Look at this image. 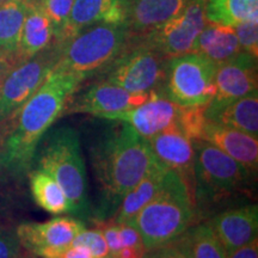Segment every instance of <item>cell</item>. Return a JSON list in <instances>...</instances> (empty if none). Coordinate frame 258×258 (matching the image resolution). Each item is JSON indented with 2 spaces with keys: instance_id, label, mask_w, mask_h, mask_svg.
<instances>
[{
  "instance_id": "3",
  "label": "cell",
  "mask_w": 258,
  "mask_h": 258,
  "mask_svg": "<svg viewBox=\"0 0 258 258\" xmlns=\"http://www.w3.org/2000/svg\"><path fill=\"white\" fill-rule=\"evenodd\" d=\"M194 218L190 185L180 173L169 170L160 191L129 224L140 233L147 252L172 244L191 226Z\"/></svg>"
},
{
  "instance_id": "28",
  "label": "cell",
  "mask_w": 258,
  "mask_h": 258,
  "mask_svg": "<svg viewBox=\"0 0 258 258\" xmlns=\"http://www.w3.org/2000/svg\"><path fill=\"white\" fill-rule=\"evenodd\" d=\"M207 121L206 106H183L177 128L191 141L201 140Z\"/></svg>"
},
{
  "instance_id": "9",
  "label": "cell",
  "mask_w": 258,
  "mask_h": 258,
  "mask_svg": "<svg viewBox=\"0 0 258 258\" xmlns=\"http://www.w3.org/2000/svg\"><path fill=\"white\" fill-rule=\"evenodd\" d=\"M166 57L144 43L125 51L112 62L106 82L133 93H150L159 90L166 73Z\"/></svg>"
},
{
  "instance_id": "13",
  "label": "cell",
  "mask_w": 258,
  "mask_h": 258,
  "mask_svg": "<svg viewBox=\"0 0 258 258\" xmlns=\"http://www.w3.org/2000/svg\"><path fill=\"white\" fill-rule=\"evenodd\" d=\"M182 108L170 101L159 90H154L137 108L109 116L106 120L120 121L132 125L141 137L150 140L160 132L178 124Z\"/></svg>"
},
{
  "instance_id": "19",
  "label": "cell",
  "mask_w": 258,
  "mask_h": 258,
  "mask_svg": "<svg viewBox=\"0 0 258 258\" xmlns=\"http://www.w3.org/2000/svg\"><path fill=\"white\" fill-rule=\"evenodd\" d=\"M55 43V32L41 5H28L16 63L37 55Z\"/></svg>"
},
{
  "instance_id": "37",
  "label": "cell",
  "mask_w": 258,
  "mask_h": 258,
  "mask_svg": "<svg viewBox=\"0 0 258 258\" xmlns=\"http://www.w3.org/2000/svg\"><path fill=\"white\" fill-rule=\"evenodd\" d=\"M59 258H95L90 251L82 246H70Z\"/></svg>"
},
{
  "instance_id": "6",
  "label": "cell",
  "mask_w": 258,
  "mask_h": 258,
  "mask_svg": "<svg viewBox=\"0 0 258 258\" xmlns=\"http://www.w3.org/2000/svg\"><path fill=\"white\" fill-rule=\"evenodd\" d=\"M217 66L198 51L171 57L160 91L180 106H207L215 95Z\"/></svg>"
},
{
  "instance_id": "34",
  "label": "cell",
  "mask_w": 258,
  "mask_h": 258,
  "mask_svg": "<svg viewBox=\"0 0 258 258\" xmlns=\"http://www.w3.org/2000/svg\"><path fill=\"white\" fill-rule=\"evenodd\" d=\"M120 234H121V240L123 246L129 247H135L139 250H145L143 239H141V235L139 233L137 228L131 224H120Z\"/></svg>"
},
{
  "instance_id": "21",
  "label": "cell",
  "mask_w": 258,
  "mask_h": 258,
  "mask_svg": "<svg viewBox=\"0 0 258 258\" xmlns=\"http://www.w3.org/2000/svg\"><path fill=\"white\" fill-rule=\"evenodd\" d=\"M170 169L157 160L150 171L133 189L122 200L121 205L116 211L115 224H129L135 215L143 209L148 202L156 198L163 188L166 172Z\"/></svg>"
},
{
  "instance_id": "24",
  "label": "cell",
  "mask_w": 258,
  "mask_h": 258,
  "mask_svg": "<svg viewBox=\"0 0 258 258\" xmlns=\"http://www.w3.org/2000/svg\"><path fill=\"white\" fill-rule=\"evenodd\" d=\"M172 244L186 258L227 257V252L208 224L190 226Z\"/></svg>"
},
{
  "instance_id": "32",
  "label": "cell",
  "mask_w": 258,
  "mask_h": 258,
  "mask_svg": "<svg viewBox=\"0 0 258 258\" xmlns=\"http://www.w3.org/2000/svg\"><path fill=\"white\" fill-rule=\"evenodd\" d=\"M21 247L16 232L0 230V258H21Z\"/></svg>"
},
{
  "instance_id": "14",
  "label": "cell",
  "mask_w": 258,
  "mask_h": 258,
  "mask_svg": "<svg viewBox=\"0 0 258 258\" xmlns=\"http://www.w3.org/2000/svg\"><path fill=\"white\" fill-rule=\"evenodd\" d=\"M150 93H133L106 80L99 82L86 90L70 106V112H83L96 117L109 116L137 108L146 101Z\"/></svg>"
},
{
  "instance_id": "20",
  "label": "cell",
  "mask_w": 258,
  "mask_h": 258,
  "mask_svg": "<svg viewBox=\"0 0 258 258\" xmlns=\"http://www.w3.org/2000/svg\"><path fill=\"white\" fill-rule=\"evenodd\" d=\"M189 0H133L127 10V25L150 34L183 11Z\"/></svg>"
},
{
  "instance_id": "5",
  "label": "cell",
  "mask_w": 258,
  "mask_h": 258,
  "mask_svg": "<svg viewBox=\"0 0 258 258\" xmlns=\"http://www.w3.org/2000/svg\"><path fill=\"white\" fill-rule=\"evenodd\" d=\"M127 24H95L84 28L59 46L53 70L70 73L80 82L109 67L127 44Z\"/></svg>"
},
{
  "instance_id": "22",
  "label": "cell",
  "mask_w": 258,
  "mask_h": 258,
  "mask_svg": "<svg viewBox=\"0 0 258 258\" xmlns=\"http://www.w3.org/2000/svg\"><path fill=\"white\" fill-rule=\"evenodd\" d=\"M208 121L243 132L258 139V92L241 97L206 116Z\"/></svg>"
},
{
  "instance_id": "23",
  "label": "cell",
  "mask_w": 258,
  "mask_h": 258,
  "mask_svg": "<svg viewBox=\"0 0 258 258\" xmlns=\"http://www.w3.org/2000/svg\"><path fill=\"white\" fill-rule=\"evenodd\" d=\"M195 51L207 56L215 64H220L237 55L241 49L233 28L207 22L196 42Z\"/></svg>"
},
{
  "instance_id": "31",
  "label": "cell",
  "mask_w": 258,
  "mask_h": 258,
  "mask_svg": "<svg viewBox=\"0 0 258 258\" xmlns=\"http://www.w3.org/2000/svg\"><path fill=\"white\" fill-rule=\"evenodd\" d=\"M240 49L253 57L258 56V19L244 22L233 28Z\"/></svg>"
},
{
  "instance_id": "27",
  "label": "cell",
  "mask_w": 258,
  "mask_h": 258,
  "mask_svg": "<svg viewBox=\"0 0 258 258\" xmlns=\"http://www.w3.org/2000/svg\"><path fill=\"white\" fill-rule=\"evenodd\" d=\"M207 22L234 28L258 19V0H207Z\"/></svg>"
},
{
  "instance_id": "40",
  "label": "cell",
  "mask_w": 258,
  "mask_h": 258,
  "mask_svg": "<svg viewBox=\"0 0 258 258\" xmlns=\"http://www.w3.org/2000/svg\"><path fill=\"white\" fill-rule=\"evenodd\" d=\"M28 5H42L44 0H24Z\"/></svg>"
},
{
  "instance_id": "1",
  "label": "cell",
  "mask_w": 258,
  "mask_h": 258,
  "mask_svg": "<svg viewBox=\"0 0 258 258\" xmlns=\"http://www.w3.org/2000/svg\"><path fill=\"white\" fill-rule=\"evenodd\" d=\"M80 83L72 74L51 71L10 123L12 128L6 134L0 152L3 166L16 173L30 169L42 138L62 115Z\"/></svg>"
},
{
  "instance_id": "30",
  "label": "cell",
  "mask_w": 258,
  "mask_h": 258,
  "mask_svg": "<svg viewBox=\"0 0 258 258\" xmlns=\"http://www.w3.org/2000/svg\"><path fill=\"white\" fill-rule=\"evenodd\" d=\"M71 246L85 247L95 258H108L110 254L101 230H84L74 238Z\"/></svg>"
},
{
  "instance_id": "41",
  "label": "cell",
  "mask_w": 258,
  "mask_h": 258,
  "mask_svg": "<svg viewBox=\"0 0 258 258\" xmlns=\"http://www.w3.org/2000/svg\"><path fill=\"white\" fill-rule=\"evenodd\" d=\"M3 165V164H2V158H0V166H2Z\"/></svg>"
},
{
  "instance_id": "26",
  "label": "cell",
  "mask_w": 258,
  "mask_h": 258,
  "mask_svg": "<svg viewBox=\"0 0 258 258\" xmlns=\"http://www.w3.org/2000/svg\"><path fill=\"white\" fill-rule=\"evenodd\" d=\"M30 189L35 202L50 214L72 212V206L56 180L46 171L36 169L30 173Z\"/></svg>"
},
{
  "instance_id": "17",
  "label": "cell",
  "mask_w": 258,
  "mask_h": 258,
  "mask_svg": "<svg viewBox=\"0 0 258 258\" xmlns=\"http://www.w3.org/2000/svg\"><path fill=\"white\" fill-rule=\"evenodd\" d=\"M148 143L153 154L164 166L180 173L188 184H191L195 150L192 141L183 132L171 127L154 135Z\"/></svg>"
},
{
  "instance_id": "33",
  "label": "cell",
  "mask_w": 258,
  "mask_h": 258,
  "mask_svg": "<svg viewBox=\"0 0 258 258\" xmlns=\"http://www.w3.org/2000/svg\"><path fill=\"white\" fill-rule=\"evenodd\" d=\"M102 233L104 235L106 246L109 249V253H110V256H115L123 247L120 234V226L117 224L106 225L103 227Z\"/></svg>"
},
{
  "instance_id": "39",
  "label": "cell",
  "mask_w": 258,
  "mask_h": 258,
  "mask_svg": "<svg viewBox=\"0 0 258 258\" xmlns=\"http://www.w3.org/2000/svg\"><path fill=\"white\" fill-rule=\"evenodd\" d=\"M146 251L135 249V247L123 246L118 251L115 256H111L112 258H144V254Z\"/></svg>"
},
{
  "instance_id": "43",
  "label": "cell",
  "mask_w": 258,
  "mask_h": 258,
  "mask_svg": "<svg viewBox=\"0 0 258 258\" xmlns=\"http://www.w3.org/2000/svg\"><path fill=\"white\" fill-rule=\"evenodd\" d=\"M108 258H112V257H111V256H110V254H109V257H108Z\"/></svg>"
},
{
  "instance_id": "15",
  "label": "cell",
  "mask_w": 258,
  "mask_h": 258,
  "mask_svg": "<svg viewBox=\"0 0 258 258\" xmlns=\"http://www.w3.org/2000/svg\"><path fill=\"white\" fill-rule=\"evenodd\" d=\"M208 225L228 254L257 239L258 206L249 205L228 209L215 215Z\"/></svg>"
},
{
  "instance_id": "35",
  "label": "cell",
  "mask_w": 258,
  "mask_h": 258,
  "mask_svg": "<svg viewBox=\"0 0 258 258\" xmlns=\"http://www.w3.org/2000/svg\"><path fill=\"white\" fill-rule=\"evenodd\" d=\"M148 254L145 253L144 258H186L185 254L177 249L173 244L159 247L153 251H147Z\"/></svg>"
},
{
  "instance_id": "36",
  "label": "cell",
  "mask_w": 258,
  "mask_h": 258,
  "mask_svg": "<svg viewBox=\"0 0 258 258\" xmlns=\"http://www.w3.org/2000/svg\"><path fill=\"white\" fill-rule=\"evenodd\" d=\"M226 258H258V240L254 239L251 243L234 250L233 252L228 253Z\"/></svg>"
},
{
  "instance_id": "10",
  "label": "cell",
  "mask_w": 258,
  "mask_h": 258,
  "mask_svg": "<svg viewBox=\"0 0 258 258\" xmlns=\"http://www.w3.org/2000/svg\"><path fill=\"white\" fill-rule=\"evenodd\" d=\"M207 0H189L183 11L147 34L145 43L166 59L192 53L196 42L207 24Z\"/></svg>"
},
{
  "instance_id": "2",
  "label": "cell",
  "mask_w": 258,
  "mask_h": 258,
  "mask_svg": "<svg viewBox=\"0 0 258 258\" xmlns=\"http://www.w3.org/2000/svg\"><path fill=\"white\" fill-rule=\"evenodd\" d=\"M114 128L93 147L92 165L102 194L99 215L109 217L158 160L148 140L128 123Z\"/></svg>"
},
{
  "instance_id": "42",
  "label": "cell",
  "mask_w": 258,
  "mask_h": 258,
  "mask_svg": "<svg viewBox=\"0 0 258 258\" xmlns=\"http://www.w3.org/2000/svg\"><path fill=\"white\" fill-rule=\"evenodd\" d=\"M3 2H5V0H0V3H3Z\"/></svg>"
},
{
  "instance_id": "38",
  "label": "cell",
  "mask_w": 258,
  "mask_h": 258,
  "mask_svg": "<svg viewBox=\"0 0 258 258\" xmlns=\"http://www.w3.org/2000/svg\"><path fill=\"white\" fill-rule=\"evenodd\" d=\"M15 66V61L11 57L6 56L5 54L0 53V89H2L3 83L8 76L12 67Z\"/></svg>"
},
{
  "instance_id": "7",
  "label": "cell",
  "mask_w": 258,
  "mask_h": 258,
  "mask_svg": "<svg viewBox=\"0 0 258 258\" xmlns=\"http://www.w3.org/2000/svg\"><path fill=\"white\" fill-rule=\"evenodd\" d=\"M195 158L192 182L195 194L205 200H218L243 188L251 173L233 158L205 140L192 141Z\"/></svg>"
},
{
  "instance_id": "12",
  "label": "cell",
  "mask_w": 258,
  "mask_h": 258,
  "mask_svg": "<svg viewBox=\"0 0 258 258\" xmlns=\"http://www.w3.org/2000/svg\"><path fill=\"white\" fill-rule=\"evenodd\" d=\"M214 83L215 95L206 106V116L257 91V57L241 50L232 59L218 64Z\"/></svg>"
},
{
  "instance_id": "11",
  "label": "cell",
  "mask_w": 258,
  "mask_h": 258,
  "mask_svg": "<svg viewBox=\"0 0 258 258\" xmlns=\"http://www.w3.org/2000/svg\"><path fill=\"white\" fill-rule=\"evenodd\" d=\"M84 230L80 220L55 218L46 222H25L18 226L16 233L22 246L32 253L42 258H59Z\"/></svg>"
},
{
  "instance_id": "16",
  "label": "cell",
  "mask_w": 258,
  "mask_h": 258,
  "mask_svg": "<svg viewBox=\"0 0 258 258\" xmlns=\"http://www.w3.org/2000/svg\"><path fill=\"white\" fill-rule=\"evenodd\" d=\"M127 0H76L69 23L56 44L95 24H127Z\"/></svg>"
},
{
  "instance_id": "25",
  "label": "cell",
  "mask_w": 258,
  "mask_h": 258,
  "mask_svg": "<svg viewBox=\"0 0 258 258\" xmlns=\"http://www.w3.org/2000/svg\"><path fill=\"white\" fill-rule=\"evenodd\" d=\"M27 10L24 0L0 3V53L11 57L15 63Z\"/></svg>"
},
{
  "instance_id": "8",
  "label": "cell",
  "mask_w": 258,
  "mask_h": 258,
  "mask_svg": "<svg viewBox=\"0 0 258 258\" xmlns=\"http://www.w3.org/2000/svg\"><path fill=\"white\" fill-rule=\"evenodd\" d=\"M59 59V46L53 43L30 59L15 63L0 89V123H11L22 106L51 73Z\"/></svg>"
},
{
  "instance_id": "29",
  "label": "cell",
  "mask_w": 258,
  "mask_h": 258,
  "mask_svg": "<svg viewBox=\"0 0 258 258\" xmlns=\"http://www.w3.org/2000/svg\"><path fill=\"white\" fill-rule=\"evenodd\" d=\"M76 0H44L42 3V9L44 10L50 22L53 23L55 32V43L60 41Z\"/></svg>"
},
{
  "instance_id": "18",
  "label": "cell",
  "mask_w": 258,
  "mask_h": 258,
  "mask_svg": "<svg viewBox=\"0 0 258 258\" xmlns=\"http://www.w3.org/2000/svg\"><path fill=\"white\" fill-rule=\"evenodd\" d=\"M201 140L207 141L233 158L251 175L257 172L258 141L256 138L237 129L207 121Z\"/></svg>"
},
{
  "instance_id": "4",
  "label": "cell",
  "mask_w": 258,
  "mask_h": 258,
  "mask_svg": "<svg viewBox=\"0 0 258 258\" xmlns=\"http://www.w3.org/2000/svg\"><path fill=\"white\" fill-rule=\"evenodd\" d=\"M37 169L56 180L72 206L71 214L86 218L90 213L88 173L79 135L70 125L55 128L43 137Z\"/></svg>"
}]
</instances>
